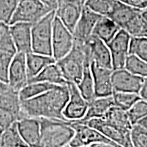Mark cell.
Here are the masks:
<instances>
[{
  "instance_id": "cell-5",
  "label": "cell",
  "mask_w": 147,
  "mask_h": 147,
  "mask_svg": "<svg viewBox=\"0 0 147 147\" xmlns=\"http://www.w3.org/2000/svg\"><path fill=\"white\" fill-rule=\"evenodd\" d=\"M72 33L55 16L53 25L52 57L55 61L70 52L74 45Z\"/></svg>"
},
{
  "instance_id": "cell-37",
  "label": "cell",
  "mask_w": 147,
  "mask_h": 147,
  "mask_svg": "<svg viewBox=\"0 0 147 147\" xmlns=\"http://www.w3.org/2000/svg\"><path fill=\"white\" fill-rule=\"evenodd\" d=\"M130 139L134 147H147V131L138 124L132 126Z\"/></svg>"
},
{
  "instance_id": "cell-35",
  "label": "cell",
  "mask_w": 147,
  "mask_h": 147,
  "mask_svg": "<svg viewBox=\"0 0 147 147\" xmlns=\"http://www.w3.org/2000/svg\"><path fill=\"white\" fill-rule=\"evenodd\" d=\"M129 119L131 124H136L139 121L147 116V102L142 99L137 101L127 111Z\"/></svg>"
},
{
  "instance_id": "cell-29",
  "label": "cell",
  "mask_w": 147,
  "mask_h": 147,
  "mask_svg": "<svg viewBox=\"0 0 147 147\" xmlns=\"http://www.w3.org/2000/svg\"><path fill=\"white\" fill-rule=\"evenodd\" d=\"M123 29L131 37H147V23L142 15V11L136 16Z\"/></svg>"
},
{
  "instance_id": "cell-21",
  "label": "cell",
  "mask_w": 147,
  "mask_h": 147,
  "mask_svg": "<svg viewBox=\"0 0 147 147\" xmlns=\"http://www.w3.org/2000/svg\"><path fill=\"white\" fill-rule=\"evenodd\" d=\"M84 51L86 54V59L85 62H84L83 74H82L81 80L78 84H76V86L80 94L89 103L95 98V95L93 78L91 69V59H90L89 53L86 47L84 48Z\"/></svg>"
},
{
  "instance_id": "cell-7",
  "label": "cell",
  "mask_w": 147,
  "mask_h": 147,
  "mask_svg": "<svg viewBox=\"0 0 147 147\" xmlns=\"http://www.w3.org/2000/svg\"><path fill=\"white\" fill-rule=\"evenodd\" d=\"M71 126L74 129L75 134L69 146L71 147H88L97 142H106L116 144L111 140L104 136L95 129L85 124L69 121Z\"/></svg>"
},
{
  "instance_id": "cell-31",
  "label": "cell",
  "mask_w": 147,
  "mask_h": 147,
  "mask_svg": "<svg viewBox=\"0 0 147 147\" xmlns=\"http://www.w3.org/2000/svg\"><path fill=\"white\" fill-rule=\"evenodd\" d=\"M0 52L12 55L16 53L11 35L10 25L2 22H0Z\"/></svg>"
},
{
  "instance_id": "cell-40",
  "label": "cell",
  "mask_w": 147,
  "mask_h": 147,
  "mask_svg": "<svg viewBox=\"0 0 147 147\" xmlns=\"http://www.w3.org/2000/svg\"><path fill=\"white\" fill-rule=\"evenodd\" d=\"M39 1L51 10L55 11L59 5L61 0H39Z\"/></svg>"
},
{
  "instance_id": "cell-15",
  "label": "cell",
  "mask_w": 147,
  "mask_h": 147,
  "mask_svg": "<svg viewBox=\"0 0 147 147\" xmlns=\"http://www.w3.org/2000/svg\"><path fill=\"white\" fill-rule=\"evenodd\" d=\"M16 123L18 132L27 146L43 147L40 119L24 117Z\"/></svg>"
},
{
  "instance_id": "cell-32",
  "label": "cell",
  "mask_w": 147,
  "mask_h": 147,
  "mask_svg": "<svg viewBox=\"0 0 147 147\" xmlns=\"http://www.w3.org/2000/svg\"><path fill=\"white\" fill-rule=\"evenodd\" d=\"M125 68L134 74L147 78V62L133 55H128Z\"/></svg>"
},
{
  "instance_id": "cell-12",
  "label": "cell",
  "mask_w": 147,
  "mask_h": 147,
  "mask_svg": "<svg viewBox=\"0 0 147 147\" xmlns=\"http://www.w3.org/2000/svg\"><path fill=\"white\" fill-rule=\"evenodd\" d=\"M67 87L69 97L63 111V115L68 121L80 120L87 113L89 103L80 94L76 84L69 82Z\"/></svg>"
},
{
  "instance_id": "cell-48",
  "label": "cell",
  "mask_w": 147,
  "mask_h": 147,
  "mask_svg": "<svg viewBox=\"0 0 147 147\" xmlns=\"http://www.w3.org/2000/svg\"><path fill=\"white\" fill-rule=\"evenodd\" d=\"M83 1H84V0H83Z\"/></svg>"
},
{
  "instance_id": "cell-1",
  "label": "cell",
  "mask_w": 147,
  "mask_h": 147,
  "mask_svg": "<svg viewBox=\"0 0 147 147\" xmlns=\"http://www.w3.org/2000/svg\"><path fill=\"white\" fill-rule=\"evenodd\" d=\"M67 85H58L33 98L21 101L22 117L68 121L63 111L69 100Z\"/></svg>"
},
{
  "instance_id": "cell-8",
  "label": "cell",
  "mask_w": 147,
  "mask_h": 147,
  "mask_svg": "<svg viewBox=\"0 0 147 147\" xmlns=\"http://www.w3.org/2000/svg\"><path fill=\"white\" fill-rule=\"evenodd\" d=\"M131 36L124 29H121L107 44L110 50L113 70L125 68L129 55Z\"/></svg>"
},
{
  "instance_id": "cell-25",
  "label": "cell",
  "mask_w": 147,
  "mask_h": 147,
  "mask_svg": "<svg viewBox=\"0 0 147 147\" xmlns=\"http://www.w3.org/2000/svg\"><path fill=\"white\" fill-rule=\"evenodd\" d=\"M125 134H130L133 125L129 119L127 113L116 106H113L103 117Z\"/></svg>"
},
{
  "instance_id": "cell-2",
  "label": "cell",
  "mask_w": 147,
  "mask_h": 147,
  "mask_svg": "<svg viewBox=\"0 0 147 147\" xmlns=\"http://www.w3.org/2000/svg\"><path fill=\"white\" fill-rule=\"evenodd\" d=\"M43 147H65L75 134L69 121L40 118Z\"/></svg>"
},
{
  "instance_id": "cell-23",
  "label": "cell",
  "mask_w": 147,
  "mask_h": 147,
  "mask_svg": "<svg viewBox=\"0 0 147 147\" xmlns=\"http://www.w3.org/2000/svg\"><path fill=\"white\" fill-rule=\"evenodd\" d=\"M35 82H48L55 85H67L69 83L64 78L56 62L47 66L37 76L29 79L28 83Z\"/></svg>"
},
{
  "instance_id": "cell-6",
  "label": "cell",
  "mask_w": 147,
  "mask_h": 147,
  "mask_svg": "<svg viewBox=\"0 0 147 147\" xmlns=\"http://www.w3.org/2000/svg\"><path fill=\"white\" fill-rule=\"evenodd\" d=\"M51 11L39 0H20L10 25L18 22L34 24Z\"/></svg>"
},
{
  "instance_id": "cell-13",
  "label": "cell",
  "mask_w": 147,
  "mask_h": 147,
  "mask_svg": "<svg viewBox=\"0 0 147 147\" xmlns=\"http://www.w3.org/2000/svg\"><path fill=\"white\" fill-rule=\"evenodd\" d=\"M84 7L83 0H61L55 16L73 33L77 22L81 16Z\"/></svg>"
},
{
  "instance_id": "cell-14",
  "label": "cell",
  "mask_w": 147,
  "mask_h": 147,
  "mask_svg": "<svg viewBox=\"0 0 147 147\" xmlns=\"http://www.w3.org/2000/svg\"><path fill=\"white\" fill-rule=\"evenodd\" d=\"M101 16L102 15L93 12L84 5L81 16L72 33L74 42L79 45H85L93 35L95 24Z\"/></svg>"
},
{
  "instance_id": "cell-30",
  "label": "cell",
  "mask_w": 147,
  "mask_h": 147,
  "mask_svg": "<svg viewBox=\"0 0 147 147\" xmlns=\"http://www.w3.org/2000/svg\"><path fill=\"white\" fill-rule=\"evenodd\" d=\"M113 100L114 106L127 111L137 101L140 100L139 94L125 92H113Z\"/></svg>"
},
{
  "instance_id": "cell-43",
  "label": "cell",
  "mask_w": 147,
  "mask_h": 147,
  "mask_svg": "<svg viewBox=\"0 0 147 147\" xmlns=\"http://www.w3.org/2000/svg\"><path fill=\"white\" fill-rule=\"evenodd\" d=\"M10 89V88L9 87L8 84L5 83L4 82L1 81V80H0V94L3 93V92L8 91Z\"/></svg>"
},
{
  "instance_id": "cell-19",
  "label": "cell",
  "mask_w": 147,
  "mask_h": 147,
  "mask_svg": "<svg viewBox=\"0 0 147 147\" xmlns=\"http://www.w3.org/2000/svg\"><path fill=\"white\" fill-rule=\"evenodd\" d=\"M141 11L142 10L133 8L116 0L107 16L115 22L121 29H123L136 16L140 13Z\"/></svg>"
},
{
  "instance_id": "cell-44",
  "label": "cell",
  "mask_w": 147,
  "mask_h": 147,
  "mask_svg": "<svg viewBox=\"0 0 147 147\" xmlns=\"http://www.w3.org/2000/svg\"><path fill=\"white\" fill-rule=\"evenodd\" d=\"M136 124H138L140 126H142V127H144L147 131V116L145 117L144 118L141 119L140 121H139Z\"/></svg>"
},
{
  "instance_id": "cell-34",
  "label": "cell",
  "mask_w": 147,
  "mask_h": 147,
  "mask_svg": "<svg viewBox=\"0 0 147 147\" xmlns=\"http://www.w3.org/2000/svg\"><path fill=\"white\" fill-rule=\"evenodd\" d=\"M116 0H84V5L102 16H108Z\"/></svg>"
},
{
  "instance_id": "cell-17",
  "label": "cell",
  "mask_w": 147,
  "mask_h": 147,
  "mask_svg": "<svg viewBox=\"0 0 147 147\" xmlns=\"http://www.w3.org/2000/svg\"><path fill=\"white\" fill-rule=\"evenodd\" d=\"M32 23H18L10 25L12 35L16 53L24 54L32 52Z\"/></svg>"
},
{
  "instance_id": "cell-3",
  "label": "cell",
  "mask_w": 147,
  "mask_h": 147,
  "mask_svg": "<svg viewBox=\"0 0 147 147\" xmlns=\"http://www.w3.org/2000/svg\"><path fill=\"white\" fill-rule=\"evenodd\" d=\"M85 45H79L74 42L70 52L56 61L64 78L68 82L78 84L81 80L86 59Z\"/></svg>"
},
{
  "instance_id": "cell-24",
  "label": "cell",
  "mask_w": 147,
  "mask_h": 147,
  "mask_svg": "<svg viewBox=\"0 0 147 147\" xmlns=\"http://www.w3.org/2000/svg\"><path fill=\"white\" fill-rule=\"evenodd\" d=\"M120 29V27L107 16H101L95 24L93 35L108 44Z\"/></svg>"
},
{
  "instance_id": "cell-20",
  "label": "cell",
  "mask_w": 147,
  "mask_h": 147,
  "mask_svg": "<svg viewBox=\"0 0 147 147\" xmlns=\"http://www.w3.org/2000/svg\"><path fill=\"white\" fill-rule=\"evenodd\" d=\"M114 106L113 97H95L89 102L88 108L84 117L77 122H84L92 119L103 118L112 106Z\"/></svg>"
},
{
  "instance_id": "cell-38",
  "label": "cell",
  "mask_w": 147,
  "mask_h": 147,
  "mask_svg": "<svg viewBox=\"0 0 147 147\" xmlns=\"http://www.w3.org/2000/svg\"><path fill=\"white\" fill-rule=\"evenodd\" d=\"M14 55L0 52V80L7 83L9 65Z\"/></svg>"
},
{
  "instance_id": "cell-36",
  "label": "cell",
  "mask_w": 147,
  "mask_h": 147,
  "mask_svg": "<svg viewBox=\"0 0 147 147\" xmlns=\"http://www.w3.org/2000/svg\"><path fill=\"white\" fill-rule=\"evenodd\" d=\"M20 0H0V22L10 23Z\"/></svg>"
},
{
  "instance_id": "cell-4",
  "label": "cell",
  "mask_w": 147,
  "mask_h": 147,
  "mask_svg": "<svg viewBox=\"0 0 147 147\" xmlns=\"http://www.w3.org/2000/svg\"><path fill=\"white\" fill-rule=\"evenodd\" d=\"M55 17V11H51L32 25V52L52 56L53 25Z\"/></svg>"
},
{
  "instance_id": "cell-26",
  "label": "cell",
  "mask_w": 147,
  "mask_h": 147,
  "mask_svg": "<svg viewBox=\"0 0 147 147\" xmlns=\"http://www.w3.org/2000/svg\"><path fill=\"white\" fill-rule=\"evenodd\" d=\"M0 108L13 113L17 117L18 120L23 117L18 93L11 89L0 94Z\"/></svg>"
},
{
  "instance_id": "cell-39",
  "label": "cell",
  "mask_w": 147,
  "mask_h": 147,
  "mask_svg": "<svg viewBox=\"0 0 147 147\" xmlns=\"http://www.w3.org/2000/svg\"><path fill=\"white\" fill-rule=\"evenodd\" d=\"M133 8L143 10L147 8V0H118Z\"/></svg>"
},
{
  "instance_id": "cell-9",
  "label": "cell",
  "mask_w": 147,
  "mask_h": 147,
  "mask_svg": "<svg viewBox=\"0 0 147 147\" xmlns=\"http://www.w3.org/2000/svg\"><path fill=\"white\" fill-rule=\"evenodd\" d=\"M28 81L25 54L16 53L9 65L7 84L11 89L18 93L28 84Z\"/></svg>"
},
{
  "instance_id": "cell-18",
  "label": "cell",
  "mask_w": 147,
  "mask_h": 147,
  "mask_svg": "<svg viewBox=\"0 0 147 147\" xmlns=\"http://www.w3.org/2000/svg\"><path fill=\"white\" fill-rule=\"evenodd\" d=\"M95 97L111 96L113 93L111 75L113 69L105 68L91 62Z\"/></svg>"
},
{
  "instance_id": "cell-47",
  "label": "cell",
  "mask_w": 147,
  "mask_h": 147,
  "mask_svg": "<svg viewBox=\"0 0 147 147\" xmlns=\"http://www.w3.org/2000/svg\"><path fill=\"white\" fill-rule=\"evenodd\" d=\"M65 147H71V146H69V145H67V146H65Z\"/></svg>"
},
{
  "instance_id": "cell-33",
  "label": "cell",
  "mask_w": 147,
  "mask_h": 147,
  "mask_svg": "<svg viewBox=\"0 0 147 147\" xmlns=\"http://www.w3.org/2000/svg\"><path fill=\"white\" fill-rule=\"evenodd\" d=\"M129 55L147 62V37H131Z\"/></svg>"
},
{
  "instance_id": "cell-27",
  "label": "cell",
  "mask_w": 147,
  "mask_h": 147,
  "mask_svg": "<svg viewBox=\"0 0 147 147\" xmlns=\"http://www.w3.org/2000/svg\"><path fill=\"white\" fill-rule=\"evenodd\" d=\"M16 122L4 129L0 136V147H28L18 132Z\"/></svg>"
},
{
  "instance_id": "cell-11",
  "label": "cell",
  "mask_w": 147,
  "mask_h": 147,
  "mask_svg": "<svg viewBox=\"0 0 147 147\" xmlns=\"http://www.w3.org/2000/svg\"><path fill=\"white\" fill-rule=\"evenodd\" d=\"M77 122V121H75ZM85 124L97 129L104 136L111 140L122 147H134L130 139V134H125L117 127L113 125L103 118L92 119L84 122H77Z\"/></svg>"
},
{
  "instance_id": "cell-22",
  "label": "cell",
  "mask_w": 147,
  "mask_h": 147,
  "mask_svg": "<svg viewBox=\"0 0 147 147\" xmlns=\"http://www.w3.org/2000/svg\"><path fill=\"white\" fill-rule=\"evenodd\" d=\"M25 60L29 80L37 76L47 66L56 62L52 56L34 52L25 55Z\"/></svg>"
},
{
  "instance_id": "cell-41",
  "label": "cell",
  "mask_w": 147,
  "mask_h": 147,
  "mask_svg": "<svg viewBox=\"0 0 147 147\" xmlns=\"http://www.w3.org/2000/svg\"><path fill=\"white\" fill-rule=\"evenodd\" d=\"M139 95L140 96L141 99L147 102V78H144V83H143L142 87L140 91Z\"/></svg>"
},
{
  "instance_id": "cell-42",
  "label": "cell",
  "mask_w": 147,
  "mask_h": 147,
  "mask_svg": "<svg viewBox=\"0 0 147 147\" xmlns=\"http://www.w3.org/2000/svg\"><path fill=\"white\" fill-rule=\"evenodd\" d=\"M88 147H122L119 144H110V143L106 142H97L92 144Z\"/></svg>"
},
{
  "instance_id": "cell-16",
  "label": "cell",
  "mask_w": 147,
  "mask_h": 147,
  "mask_svg": "<svg viewBox=\"0 0 147 147\" xmlns=\"http://www.w3.org/2000/svg\"><path fill=\"white\" fill-rule=\"evenodd\" d=\"M86 47L91 62L101 67L113 69L111 55L107 44L92 35L86 43Z\"/></svg>"
},
{
  "instance_id": "cell-46",
  "label": "cell",
  "mask_w": 147,
  "mask_h": 147,
  "mask_svg": "<svg viewBox=\"0 0 147 147\" xmlns=\"http://www.w3.org/2000/svg\"><path fill=\"white\" fill-rule=\"evenodd\" d=\"M3 130H4V129H3L2 127L0 125V136H1V134H2V132L3 131Z\"/></svg>"
},
{
  "instance_id": "cell-45",
  "label": "cell",
  "mask_w": 147,
  "mask_h": 147,
  "mask_svg": "<svg viewBox=\"0 0 147 147\" xmlns=\"http://www.w3.org/2000/svg\"><path fill=\"white\" fill-rule=\"evenodd\" d=\"M142 15L147 23V8L143 9L142 10Z\"/></svg>"
},
{
  "instance_id": "cell-28",
  "label": "cell",
  "mask_w": 147,
  "mask_h": 147,
  "mask_svg": "<svg viewBox=\"0 0 147 147\" xmlns=\"http://www.w3.org/2000/svg\"><path fill=\"white\" fill-rule=\"evenodd\" d=\"M58 85L44 82H35L28 83L18 92L21 101L33 98L53 89Z\"/></svg>"
},
{
  "instance_id": "cell-10",
  "label": "cell",
  "mask_w": 147,
  "mask_h": 147,
  "mask_svg": "<svg viewBox=\"0 0 147 147\" xmlns=\"http://www.w3.org/2000/svg\"><path fill=\"white\" fill-rule=\"evenodd\" d=\"M113 92H125L139 94L144 78L134 74L125 68L113 70L111 75Z\"/></svg>"
}]
</instances>
